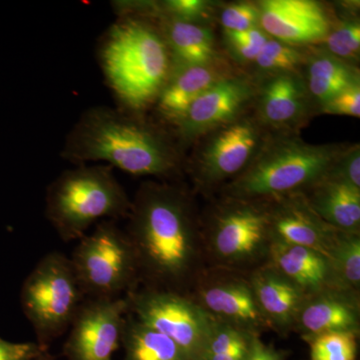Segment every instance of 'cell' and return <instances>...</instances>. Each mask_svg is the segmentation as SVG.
Listing matches in <instances>:
<instances>
[{
	"label": "cell",
	"mask_w": 360,
	"mask_h": 360,
	"mask_svg": "<svg viewBox=\"0 0 360 360\" xmlns=\"http://www.w3.org/2000/svg\"><path fill=\"white\" fill-rule=\"evenodd\" d=\"M257 87V80L252 75L233 73L213 84L172 127L180 148L245 115L246 108L255 101Z\"/></svg>",
	"instance_id": "8fae6325"
},
{
	"label": "cell",
	"mask_w": 360,
	"mask_h": 360,
	"mask_svg": "<svg viewBox=\"0 0 360 360\" xmlns=\"http://www.w3.org/2000/svg\"><path fill=\"white\" fill-rule=\"evenodd\" d=\"M319 113L360 117V84L341 92L335 98L319 108Z\"/></svg>",
	"instance_id": "d6a6232c"
},
{
	"label": "cell",
	"mask_w": 360,
	"mask_h": 360,
	"mask_svg": "<svg viewBox=\"0 0 360 360\" xmlns=\"http://www.w3.org/2000/svg\"><path fill=\"white\" fill-rule=\"evenodd\" d=\"M82 296L70 258L51 252L25 279L20 300L25 316L39 340L45 341L71 326Z\"/></svg>",
	"instance_id": "ba28073f"
},
{
	"label": "cell",
	"mask_w": 360,
	"mask_h": 360,
	"mask_svg": "<svg viewBox=\"0 0 360 360\" xmlns=\"http://www.w3.org/2000/svg\"><path fill=\"white\" fill-rule=\"evenodd\" d=\"M257 80L253 115L267 131L297 134L316 113L302 73H281Z\"/></svg>",
	"instance_id": "4fadbf2b"
},
{
	"label": "cell",
	"mask_w": 360,
	"mask_h": 360,
	"mask_svg": "<svg viewBox=\"0 0 360 360\" xmlns=\"http://www.w3.org/2000/svg\"><path fill=\"white\" fill-rule=\"evenodd\" d=\"M129 300L122 297L94 298L80 305L68 341L71 360H111L122 338Z\"/></svg>",
	"instance_id": "7c38bea8"
},
{
	"label": "cell",
	"mask_w": 360,
	"mask_h": 360,
	"mask_svg": "<svg viewBox=\"0 0 360 360\" xmlns=\"http://www.w3.org/2000/svg\"><path fill=\"white\" fill-rule=\"evenodd\" d=\"M265 202L271 240L303 246L328 257L338 231L314 212L303 193L286 194Z\"/></svg>",
	"instance_id": "9a60e30c"
},
{
	"label": "cell",
	"mask_w": 360,
	"mask_h": 360,
	"mask_svg": "<svg viewBox=\"0 0 360 360\" xmlns=\"http://www.w3.org/2000/svg\"><path fill=\"white\" fill-rule=\"evenodd\" d=\"M205 236L220 266H260L267 262L271 243L266 202L224 198L210 214Z\"/></svg>",
	"instance_id": "8992f818"
},
{
	"label": "cell",
	"mask_w": 360,
	"mask_h": 360,
	"mask_svg": "<svg viewBox=\"0 0 360 360\" xmlns=\"http://www.w3.org/2000/svg\"><path fill=\"white\" fill-rule=\"evenodd\" d=\"M181 151L172 132L143 115L96 106L73 125L60 155L75 167L97 163L135 176L170 179L181 172Z\"/></svg>",
	"instance_id": "7a4b0ae2"
},
{
	"label": "cell",
	"mask_w": 360,
	"mask_h": 360,
	"mask_svg": "<svg viewBox=\"0 0 360 360\" xmlns=\"http://www.w3.org/2000/svg\"><path fill=\"white\" fill-rule=\"evenodd\" d=\"M251 333L212 319L205 347L198 360H248Z\"/></svg>",
	"instance_id": "4316f807"
},
{
	"label": "cell",
	"mask_w": 360,
	"mask_h": 360,
	"mask_svg": "<svg viewBox=\"0 0 360 360\" xmlns=\"http://www.w3.org/2000/svg\"><path fill=\"white\" fill-rule=\"evenodd\" d=\"M347 6L343 11L345 15L333 22L328 34L312 46L356 65L360 56V21L356 15V4H348Z\"/></svg>",
	"instance_id": "484cf974"
},
{
	"label": "cell",
	"mask_w": 360,
	"mask_h": 360,
	"mask_svg": "<svg viewBox=\"0 0 360 360\" xmlns=\"http://www.w3.org/2000/svg\"><path fill=\"white\" fill-rule=\"evenodd\" d=\"M127 297L137 321L174 340L189 360L200 359L212 324V317L200 303L179 291L153 288L130 292Z\"/></svg>",
	"instance_id": "30bf717a"
},
{
	"label": "cell",
	"mask_w": 360,
	"mask_h": 360,
	"mask_svg": "<svg viewBox=\"0 0 360 360\" xmlns=\"http://www.w3.org/2000/svg\"><path fill=\"white\" fill-rule=\"evenodd\" d=\"M259 9L252 2H234L222 6L219 20L224 32H240L260 27Z\"/></svg>",
	"instance_id": "4dcf8cb0"
},
{
	"label": "cell",
	"mask_w": 360,
	"mask_h": 360,
	"mask_svg": "<svg viewBox=\"0 0 360 360\" xmlns=\"http://www.w3.org/2000/svg\"><path fill=\"white\" fill-rule=\"evenodd\" d=\"M266 262L307 295L330 286L328 258L319 251L271 240Z\"/></svg>",
	"instance_id": "7402d4cb"
},
{
	"label": "cell",
	"mask_w": 360,
	"mask_h": 360,
	"mask_svg": "<svg viewBox=\"0 0 360 360\" xmlns=\"http://www.w3.org/2000/svg\"><path fill=\"white\" fill-rule=\"evenodd\" d=\"M270 37L262 27L240 32H224V45L232 58L240 65H252Z\"/></svg>",
	"instance_id": "f546056e"
},
{
	"label": "cell",
	"mask_w": 360,
	"mask_h": 360,
	"mask_svg": "<svg viewBox=\"0 0 360 360\" xmlns=\"http://www.w3.org/2000/svg\"><path fill=\"white\" fill-rule=\"evenodd\" d=\"M82 295L118 297L139 277V265L127 232L104 220L79 239L70 258Z\"/></svg>",
	"instance_id": "52a82bcc"
},
{
	"label": "cell",
	"mask_w": 360,
	"mask_h": 360,
	"mask_svg": "<svg viewBox=\"0 0 360 360\" xmlns=\"http://www.w3.org/2000/svg\"><path fill=\"white\" fill-rule=\"evenodd\" d=\"M359 293L335 286L307 295L293 326L303 340L335 331L359 333Z\"/></svg>",
	"instance_id": "e0dca14e"
},
{
	"label": "cell",
	"mask_w": 360,
	"mask_h": 360,
	"mask_svg": "<svg viewBox=\"0 0 360 360\" xmlns=\"http://www.w3.org/2000/svg\"><path fill=\"white\" fill-rule=\"evenodd\" d=\"M231 75L224 59L208 65L174 68L153 108L163 122L174 127L201 94Z\"/></svg>",
	"instance_id": "ac0fdd59"
},
{
	"label": "cell",
	"mask_w": 360,
	"mask_h": 360,
	"mask_svg": "<svg viewBox=\"0 0 360 360\" xmlns=\"http://www.w3.org/2000/svg\"><path fill=\"white\" fill-rule=\"evenodd\" d=\"M257 4L260 27L284 44L312 46L328 34L333 25L324 4L314 0H262Z\"/></svg>",
	"instance_id": "5bb4252c"
},
{
	"label": "cell",
	"mask_w": 360,
	"mask_h": 360,
	"mask_svg": "<svg viewBox=\"0 0 360 360\" xmlns=\"http://www.w3.org/2000/svg\"><path fill=\"white\" fill-rule=\"evenodd\" d=\"M200 307L215 321L225 322L260 335L270 328L255 300L248 279L238 276H214L200 283L198 290Z\"/></svg>",
	"instance_id": "2e32d148"
},
{
	"label": "cell",
	"mask_w": 360,
	"mask_h": 360,
	"mask_svg": "<svg viewBox=\"0 0 360 360\" xmlns=\"http://www.w3.org/2000/svg\"><path fill=\"white\" fill-rule=\"evenodd\" d=\"M328 258L330 286L359 293L360 233L338 231Z\"/></svg>",
	"instance_id": "d4e9b609"
},
{
	"label": "cell",
	"mask_w": 360,
	"mask_h": 360,
	"mask_svg": "<svg viewBox=\"0 0 360 360\" xmlns=\"http://www.w3.org/2000/svg\"><path fill=\"white\" fill-rule=\"evenodd\" d=\"M122 340L127 360H189L186 354L167 335L127 315Z\"/></svg>",
	"instance_id": "cb8c5ba5"
},
{
	"label": "cell",
	"mask_w": 360,
	"mask_h": 360,
	"mask_svg": "<svg viewBox=\"0 0 360 360\" xmlns=\"http://www.w3.org/2000/svg\"><path fill=\"white\" fill-rule=\"evenodd\" d=\"M127 219L139 274L153 288L177 291L200 262V231L188 194L174 184L144 182Z\"/></svg>",
	"instance_id": "6da1fadb"
},
{
	"label": "cell",
	"mask_w": 360,
	"mask_h": 360,
	"mask_svg": "<svg viewBox=\"0 0 360 360\" xmlns=\"http://www.w3.org/2000/svg\"><path fill=\"white\" fill-rule=\"evenodd\" d=\"M148 20L158 25L167 42L172 58V70L208 65L221 59L214 34L208 26L165 16Z\"/></svg>",
	"instance_id": "ffe728a7"
},
{
	"label": "cell",
	"mask_w": 360,
	"mask_h": 360,
	"mask_svg": "<svg viewBox=\"0 0 360 360\" xmlns=\"http://www.w3.org/2000/svg\"><path fill=\"white\" fill-rule=\"evenodd\" d=\"M98 59L120 108L139 115L155 106L172 71L158 25L139 16H117L101 39Z\"/></svg>",
	"instance_id": "3957f363"
},
{
	"label": "cell",
	"mask_w": 360,
	"mask_h": 360,
	"mask_svg": "<svg viewBox=\"0 0 360 360\" xmlns=\"http://www.w3.org/2000/svg\"><path fill=\"white\" fill-rule=\"evenodd\" d=\"M269 134L245 113L206 134L191 160L194 181L205 189L231 181L248 167Z\"/></svg>",
	"instance_id": "9c48e42d"
},
{
	"label": "cell",
	"mask_w": 360,
	"mask_h": 360,
	"mask_svg": "<svg viewBox=\"0 0 360 360\" xmlns=\"http://www.w3.org/2000/svg\"><path fill=\"white\" fill-rule=\"evenodd\" d=\"M307 51L309 47L303 49V46L284 44L270 37L251 65L257 75L253 77L260 79L281 73L300 72Z\"/></svg>",
	"instance_id": "83f0119b"
},
{
	"label": "cell",
	"mask_w": 360,
	"mask_h": 360,
	"mask_svg": "<svg viewBox=\"0 0 360 360\" xmlns=\"http://www.w3.org/2000/svg\"><path fill=\"white\" fill-rule=\"evenodd\" d=\"M34 343H14L0 338V360H32L39 354Z\"/></svg>",
	"instance_id": "836d02e7"
},
{
	"label": "cell",
	"mask_w": 360,
	"mask_h": 360,
	"mask_svg": "<svg viewBox=\"0 0 360 360\" xmlns=\"http://www.w3.org/2000/svg\"><path fill=\"white\" fill-rule=\"evenodd\" d=\"M311 47L300 73L317 111L341 92L360 84V73L356 65L331 56L319 47Z\"/></svg>",
	"instance_id": "44dd1931"
},
{
	"label": "cell",
	"mask_w": 360,
	"mask_h": 360,
	"mask_svg": "<svg viewBox=\"0 0 360 360\" xmlns=\"http://www.w3.org/2000/svg\"><path fill=\"white\" fill-rule=\"evenodd\" d=\"M347 144H311L298 134L269 132L248 167L222 187L224 198L267 201L303 193L328 176Z\"/></svg>",
	"instance_id": "277c9868"
},
{
	"label": "cell",
	"mask_w": 360,
	"mask_h": 360,
	"mask_svg": "<svg viewBox=\"0 0 360 360\" xmlns=\"http://www.w3.org/2000/svg\"><path fill=\"white\" fill-rule=\"evenodd\" d=\"M131 200L106 165H77L47 189L45 214L65 241L84 238L94 224L127 219Z\"/></svg>",
	"instance_id": "5b68a950"
},
{
	"label": "cell",
	"mask_w": 360,
	"mask_h": 360,
	"mask_svg": "<svg viewBox=\"0 0 360 360\" xmlns=\"http://www.w3.org/2000/svg\"><path fill=\"white\" fill-rule=\"evenodd\" d=\"M248 281L270 328L279 333L293 330L307 293L267 262L253 270Z\"/></svg>",
	"instance_id": "d6986e66"
},
{
	"label": "cell",
	"mask_w": 360,
	"mask_h": 360,
	"mask_svg": "<svg viewBox=\"0 0 360 360\" xmlns=\"http://www.w3.org/2000/svg\"><path fill=\"white\" fill-rule=\"evenodd\" d=\"M328 179L360 191V146L347 144L329 170Z\"/></svg>",
	"instance_id": "1f68e13d"
},
{
	"label": "cell",
	"mask_w": 360,
	"mask_h": 360,
	"mask_svg": "<svg viewBox=\"0 0 360 360\" xmlns=\"http://www.w3.org/2000/svg\"><path fill=\"white\" fill-rule=\"evenodd\" d=\"M283 352L276 349L272 345H265L260 340V336L253 335L251 336L250 352L248 360H283Z\"/></svg>",
	"instance_id": "e575fe53"
},
{
	"label": "cell",
	"mask_w": 360,
	"mask_h": 360,
	"mask_svg": "<svg viewBox=\"0 0 360 360\" xmlns=\"http://www.w3.org/2000/svg\"><path fill=\"white\" fill-rule=\"evenodd\" d=\"M303 194L310 207L329 226L360 233V191L324 177Z\"/></svg>",
	"instance_id": "603a6c76"
},
{
	"label": "cell",
	"mask_w": 360,
	"mask_h": 360,
	"mask_svg": "<svg viewBox=\"0 0 360 360\" xmlns=\"http://www.w3.org/2000/svg\"><path fill=\"white\" fill-rule=\"evenodd\" d=\"M359 333L335 331L307 338L311 360H355Z\"/></svg>",
	"instance_id": "f1b7e54d"
}]
</instances>
